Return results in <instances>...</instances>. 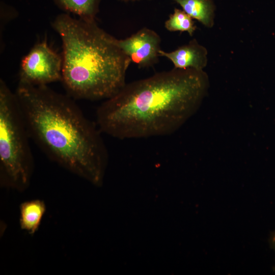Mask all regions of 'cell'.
Instances as JSON below:
<instances>
[{"instance_id":"cell-1","label":"cell","mask_w":275,"mask_h":275,"mask_svg":"<svg viewBox=\"0 0 275 275\" xmlns=\"http://www.w3.org/2000/svg\"><path fill=\"white\" fill-rule=\"evenodd\" d=\"M209 87L207 74L192 68L161 71L126 84L97 108L102 133L120 139L170 135L198 110Z\"/></svg>"},{"instance_id":"cell-2","label":"cell","mask_w":275,"mask_h":275,"mask_svg":"<svg viewBox=\"0 0 275 275\" xmlns=\"http://www.w3.org/2000/svg\"><path fill=\"white\" fill-rule=\"evenodd\" d=\"M15 93L30 139L45 154L71 173L100 184L107 149L97 125L73 98L47 85L18 84Z\"/></svg>"},{"instance_id":"cell-3","label":"cell","mask_w":275,"mask_h":275,"mask_svg":"<svg viewBox=\"0 0 275 275\" xmlns=\"http://www.w3.org/2000/svg\"><path fill=\"white\" fill-rule=\"evenodd\" d=\"M52 26L62 42L61 81L73 99L106 100L126 85L131 62L118 44V39L97 24L58 15Z\"/></svg>"},{"instance_id":"cell-4","label":"cell","mask_w":275,"mask_h":275,"mask_svg":"<svg viewBox=\"0 0 275 275\" xmlns=\"http://www.w3.org/2000/svg\"><path fill=\"white\" fill-rule=\"evenodd\" d=\"M29 136L15 93L0 79V183L18 191L31 183L34 161Z\"/></svg>"},{"instance_id":"cell-5","label":"cell","mask_w":275,"mask_h":275,"mask_svg":"<svg viewBox=\"0 0 275 275\" xmlns=\"http://www.w3.org/2000/svg\"><path fill=\"white\" fill-rule=\"evenodd\" d=\"M62 57L48 45L46 40L35 44L22 59L18 84L45 86L61 81Z\"/></svg>"},{"instance_id":"cell-6","label":"cell","mask_w":275,"mask_h":275,"mask_svg":"<svg viewBox=\"0 0 275 275\" xmlns=\"http://www.w3.org/2000/svg\"><path fill=\"white\" fill-rule=\"evenodd\" d=\"M161 38L154 30L143 28L130 36L118 39V44L139 68L153 66L158 61Z\"/></svg>"},{"instance_id":"cell-7","label":"cell","mask_w":275,"mask_h":275,"mask_svg":"<svg viewBox=\"0 0 275 275\" xmlns=\"http://www.w3.org/2000/svg\"><path fill=\"white\" fill-rule=\"evenodd\" d=\"M159 53L160 57L169 59L177 69L203 70L207 65V50L196 39L170 52L161 49Z\"/></svg>"},{"instance_id":"cell-8","label":"cell","mask_w":275,"mask_h":275,"mask_svg":"<svg viewBox=\"0 0 275 275\" xmlns=\"http://www.w3.org/2000/svg\"><path fill=\"white\" fill-rule=\"evenodd\" d=\"M46 211L44 201L34 199L21 203L19 206L20 229L30 235H34L39 230Z\"/></svg>"},{"instance_id":"cell-9","label":"cell","mask_w":275,"mask_h":275,"mask_svg":"<svg viewBox=\"0 0 275 275\" xmlns=\"http://www.w3.org/2000/svg\"><path fill=\"white\" fill-rule=\"evenodd\" d=\"M193 19L206 27L212 28L214 24L215 6L212 0H173Z\"/></svg>"},{"instance_id":"cell-10","label":"cell","mask_w":275,"mask_h":275,"mask_svg":"<svg viewBox=\"0 0 275 275\" xmlns=\"http://www.w3.org/2000/svg\"><path fill=\"white\" fill-rule=\"evenodd\" d=\"M60 9L85 21H96L102 0H51Z\"/></svg>"},{"instance_id":"cell-11","label":"cell","mask_w":275,"mask_h":275,"mask_svg":"<svg viewBox=\"0 0 275 275\" xmlns=\"http://www.w3.org/2000/svg\"><path fill=\"white\" fill-rule=\"evenodd\" d=\"M165 28L170 32H186L192 36L197 29L193 18L183 10L175 8L164 22Z\"/></svg>"},{"instance_id":"cell-12","label":"cell","mask_w":275,"mask_h":275,"mask_svg":"<svg viewBox=\"0 0 275 275\" xmlns=\"http://www.w3.org/2000/svg\"><path fill=\"white\" fill-rule=\"evenodd\" d=\"M270 244L271 248L275 251V231L273 233L272 235H271L270 237ZM274 269L275 270V266L274 267Z\"/></svg>"},{"instance_id":"cell-13","label":"cell","mask_w":275,"mask_h":275,"mask_svg":"<svg viewBox=\"0 0 275 275\" xmlns=\"http://www.w3.org/2000/svg\"><path fill=\"white\" fill-rule=\"evenodd\" d=\"M123 2H128V1H139V0H120Z\"/></svg>"}]
</instances>
